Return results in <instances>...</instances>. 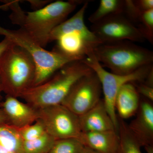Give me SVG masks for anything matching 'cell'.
<instances>
[{
	"label": "cell",
	"mask_w": 153,
	"mask_h": 153,
	"mask_svg": "<svg viewBox=\"0 0 153 153\" xmlns=\"http://www.w3.org/2000/svg\"><path fill=\"white\" fill-rule=\"evenodd\" d=\"M7 1L12 11L10 16L12 23L19 25L43 48L49 43L53 30L77 6L85 2L81 0L57 1L39 10L26 13L19 5V1Z\"/></svg>",
	"instance_id": "1"
},
{
	"label": "cell",
	"mask_w": 153,
	"mask_h": 153,
	"mask_svg": "<svg viewBox=\"0 0 153 153\" xmlns=\"http://www.w3.org/2000/svg\"><path fill=\"white\" fill-rule=\"evenodd\" d=\"M83 60L67 63L42 84L25 91L20 98L37 109L61 104L75 83L93 72Z\"/></svg>",
	"instance_id": "2"
},
{
	"label": "cell",
	"mask_w": 153,
	"mask_h": 153,
	"mask_svg": "<svg viewBox=\"0 0 153 153\" xmlns=\"http://www.w3.org/2000/svg\"><path fill=\"white\" fill-rule=\"evenodd\" d=\"M87 7V5H83L73 16L53 30L49 41H56L57 43L52 51L81 60L103 44L85 25L84 16Z\"/></svg>",
	"instance_id": "3"
},
{
	"label": "cell",
	"mask_w": 153,
	"mask_h": 153,
	"mask_svg": "<svg viewBox=\"0 0 153 153\" xmlns=\"http://www.w3.org/2000/svg\"><path fill=\"white\" fill-rule=\"evenodd\" d=\"M36 66L25 49L12 43L0 61V78L6 95L20 97L34 85Z\"/></svg>",
	"instance_id": "4"
},
{
	"label": "cell",
	"mask_w": 153,
	"mask_h": 153,
	"mask_svg": "<svg viewBox=\"0 0 153 153\" xmlns=\"http://www.w3.org/2000/svg\"><path fill=\"white\" fill-rule=\"evenodd\" d=\"M93 53L100 64L120 75L131 74L153 64V52L130 41L103 43L96 47Z\"/></svg>",
	"instance_id": "5"
},
{
	"label": "cell",
	"mask_w": 153,
	"mask_h": 153,
	"mask_svg": "<svg viewBox=\"0 0 153 153\" xmlns=\"http://www.w3.org/2000/svg\"><path fill=\"white\" fill-rule=\"evenodd\" d=\"M0 35L25 49L33 58L36 66L33 87L46 81L67 63L78 60L53 51H47L21 28L18 30H10L0 26Z\"/></svg>",
	"instance_id": "6"
},
{
	"label": "cell",
	"mask_w": 153,
	"mask_h": 153,
	"mask_svg": "<svg viewBox=\"0 0 153 153\" xmlns=\"http://www.w3.org/2000/svg\"><path fill=\"white\" fill-rule=\"evenodd\" d=\"M83 60L98 76L104 94V99L102 100L116 130L118 131V121L115 112V101L119 90L126 83L144 82L153 69V64L141 67L131 74L120 75L105 70L95 58L93 52L88 55Z\"/></svg>",
	"instance_id": "7"
},
{
	"label": "cell",
	"mask_w": 153,
	"mask_h": 153,
	"mask_svg": "<svg viewBox=\"0 0 153 153\" xmlns=\"http://www.w3.org/2000/svg\"><path fill=\"white\" fill-rule=\"evenodd\" d=\"M38 120L47 133L55 140L78 139L81 132L79 117L63 105L57 104L38 109Z\"/></svg>",
	"instance_id": "8"
},
{
	"label": "cell",
	"mask_w": 153,
	"mask_h": 153,
	"mask_svg": "<svg viewBox=\"0 0 153 153\" xmlns=\"http://www.w3.org/2000/svg\"><path fill=\"white\" fill-rule=\"evenodd\" d=\"M90 30L103 44L125 41L142 42L146 40L137 26L123 14L106 17L92 24Z\"/></svg>",
	"instance_id": "9"
},
{
	"label": "cell",
	"mask_w": 153,
	"mask_h": 153,
	"mask_svg": "<svg viewBox=\"0 0 153 153\" xmlns=\"http://www.w3.org/2000/svg\"><path fill=\"white\" fill-rule=\"evenodd\" d=\"M102 91L101 83L93 71L75 83L61 104L79 116L98 103Z\"/></svg>",
	"instance_id": "10"
},
{
	"label": "cell",
	"mask_w": 153,
	"mask_h": 153,
	"mask_svg": "<svg viewBox=\"0 0 153 153\" xmlns=\"http://www.w3.org/2000/svg\"><path fill=\"white\" fill-rule=\"evenodd\" d=\"M128 125L130 131L141 146L153 145V106L152 101L140 100L136 117Z\"/></svg>",
	"instance_id": "11"
},
{
	"label": "cell",
	"mask_w": 153,
	"mask_h": 153,
	"mask_svg": "<svg viewBox=\"0 0 153 153\" xmlns=\"http://www.w3.org/2000/svg\"><path fill=\"white\" fill-rule=\"evenodd\" d=\"M0 108L5 115L8 123L21 128L38 120V109L17 97L6 95L0 103Z\"/></svg>",
	"instance_id": "12"
},
{
	"label": "cell",
	"mask_w": 153,
	"mask_h": 153,
	"mask_svg": "<svg viewBox=\"0 0 153 153\" xmlns=\"http://www.w3.org/2000/svg\"><path fill=\"white\" fill-rule=\"evenodd\" d=\"M78 117L81 132L116 131L103 100H100L92 108Z\"/></svg>",
	"instance_id": "13"
},
{
	"label": "cell",
	"mask_w": 153,
	"mask_h": 153,
	"mask_svg": "<svg viewBox=\"0 0 153 153\" xmlns=\"http://www.w3.org/2000/svg\"><path fill=\"white\" fill-rule=\"evenodd\" d=\"M78 139L84 146L99 153H117L120 139L116 131L82 132Z\"/></svg>",
	"instance_id": "14"
},
{
	"label": "cell",
	"mask_w": 153,
	"mask_h": 153,
	"mask_svg": "<svg viewBox=\"0 0 153 153\" xmlns=\"http://www.w3.org/2000/svg\"><path fill=\"white\" fill-rule=\"evenodd\" d=\"M140 95L133 82L123 85L119 90L115 101L120 118H129L136 114L140 105Z\"/></svg>",
	"instance_id": "15"
},
{
	"label": "cell",
	"mask_w": 153,
	"mask_h": 153,
	"mask_svg": "<svg viewBox=\"0 0 153 153\" xmlns=\"http://www.w3.org/2000/svg\"><path fill=\"white\" fill-rule=\"evenodd\" d=\"M24 140L19 128L6 123L0 125V145L13 153H24Z\"/></svg>",
	"instance_id": "16"
},
{
	"label": "cell",
	"mask_w": 153,
	"mask_h": 153,
	"mask_svg": "<svg viewBox=\"0 0 153 153\" xmlns=\"http://www.w3.org/2000/svg\"><path fill=\"white\" fill-rule=\"evenodd\" d=\"M118 121L120 144L117 153H142L141 146L130 131L127 124L119 117Z\"/></svg>",
	"instance_id": "17"
},
{
	"label": "cell",
	"mask_w": 153,
	"mask_h": 153,
	"mask_svg": "<svg viewBox=\"0 0 153 153\" xmlns=\"http://www.w3.org/2000/svg\"><path fill=\"white\" fill-rule=\"evenodd\" d=\"M124 5L125 1L101 0L97 9L88 18V21L94 24L111 15L123 14Z\"/></svg>",
	"instance_id": "18"
},
{
	"label": "cell",
	"mask_w": 153,
	"mask_h": 153,
	"mask_svg": "<svg viewBox=\"0 0 153 153\" xmlns=\"http://www.w3.org/2000/svg\"><path fill=\"white\" fill-rule=\"evenodd\" d=\"M56 140L47 133L38 138L24 141V153H49Z\"/></svg>",
	"instance_id": "19"
},
{
	"label": "cell",
	"mask_w": 153,
	"mask_h": 153,
	"mask_svg": "<svg viewBox=\"0 0 153 153\" xmlns=\"http://www.w3.org/2000/svg\"><path fill=\"white\" fill-rule=\"evenodd\" d=\"M84 148L77 138L57 140L49 153H81Z\"/></svg>",
	"instance_id": "20"
},
{
	"label": "cell",
	"mask_w": 153,
	"mask_h": 153,
	"mask_svg": "<svg viewBox=\"0 0 153 153\" xmlns=\"http://www.w3.org/2000/svg\"><path fill=\"white\" fill-rule=\"evenodd\" d=\"M145 40L153 43V9L141 14L137 27Z\"/></svg>",
	"instance_id": "21"
},
{
	"label": "cell",
	"mask_w": 153,
	"mask_h": 153,
	"mask_svg": "<svg viewBox=\"0 0 153 153\" xmlns=\"http://www.w3.org/2000/svg\"><path fill=\"white\" fill-rule=\"evenodd\" d=\"M19 129L24 141L33 140L47 133L44 125L39 120L32 124L19 128Z\"/></svg>",
	"instance_id": "22"
},
{
	"label": "cell",
	"mask_w": 153,
	"mask_h": 153,
	"mask_svg": "<svg viewBox=\"0 0 153 153\" xmlns=\"http://www.w3.org/2000/svg\"><path fill=\"white\" fill-rule=\"evenodd\" d=\"M138 84L133 82L137 91L140 95L151 101H153V87L149 86L143 82H137Z\"/></svg>",
	"instance_id": "23"
},
{
	"label": "cell",
	"mask_w": 153,
	"mask_h": 153,
	"mask_svg": "<svg viewBox=\"0 0 153 153\" xmlns=\"http://www.w3.org/2000/svg\"><path fill=\"white\" fill-rule=\"evenodd\" d=\"M134 1L137 7L141 12H146L153 9V0H137Z\"/></svg>",
	"instance_id": "24"
},
{
	"label": "cell",
	"mask_w": 153,
	"mask_h": 153,
	"mask_svg": "<svg viewBox=\"0 0 153 153\" xmlns=\"http://www.w3.org/2000/svg\"><path fill=\"white\" fill-rule=\"evenodd\" d=\"M12 42L6 38H4V40L0 42V61L1 60L6 50L10 46Z\"/></svg>",
	"instance_id": "25"
},
{
	"label": "cell",
	"mask_w": 153,
	"mask_h": 153,
	"mask_svg": "<svg viewBox=\"0 0 153 153\" xmlns=\"http://www.w3.org/2000/svg\"><path fill=\"white\" fill-rule=\"evenodd\" d=\"M33 9L35 10H39L49 4V1H28Z\"/></svg>",
	"instance_id": "26"
},
{
	"label": "cell",
	"mask_w": 153,
	"mask_h": 153,
	"mask_svg": "<svg viewBox=\"0 0 153 153\" xmlns=\"http://www.w3.org/2000/svg\"><path fill=\"white\" fill-rule=\"evenodd\" d=\"M6 123H8L7 117L2 110L0 108V125Z\"/></svg>",
	"instance_id": "27"
},
{
	"label": "cell",
	"mask_w": 153,
	"mask_h": 153,
	"mask_svg": "<svg viewBox=\"0 0 153 153\" xmlns=\"http://www.w3.org/2000/svg\"><path fill=\"white\" fill-rule=\"evenodd\" d=\"M81 153H99L96 151L91 149L90 148L84 146V149L82 150V152Z\"/></svg>",
	"instance_id": "28"
},
{
	"label": "cell",
	"mask_w": 153,
	"mask_h": 153,
	"mask_svg": "<svg viewBox=\"0 0 153 153\" xmlns=\"http://www.w3.org/2000/svg\"><path fill=\"white\" fill-rule=\"evenodd\" d=\"M144 147L147 153H153V145L146 146Z\"/></svg>",
	"instance_id": "29"
},
{
	"label": "cell",
	"mask_w": 153,
	"mask_h": 153,
	"mask_svg": "<svg viewBox=\"0 0 153 153\" xmlns=\"http://www.w3.org/2000/svg\"><path fill=\"white\" fill-rule=\"evenodd\" d=\"M3 92V89L1 81V78H0V103L3 100L2 93Z\"/></svg>",
	"instance_id": "30"
},
{
	"label": "cell",
	"mask_w": 153,
	"mask_h": 153,
	"mask_svg": "<svg viewBox=\"0 0 153 153\" xmlns=\"http://www.w3.org/2000/svg\"><path fill=\"white\" fill-rule=\"evenodd\" d=\"M0 153H13L5 149L3 147L0 145Z\"/></svg>",
	"instance_id": "31"
}]
</instances>
